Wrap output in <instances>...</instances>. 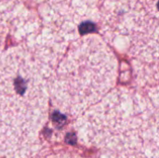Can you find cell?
I'll return each mask as SVG.
<instances>
[{
  "label": "cell",
  "instance_id": "1",
  "mask_svg": "<svg viewBox=\"0 0 159 158\" xmlns=\"http://www.w3.org/2000/svg\"><path fill=\"white\" fill-rule=\"evenodd\" d=\"M41 34L0 54V134L34 129L45 117L59 57Z\"/></svg>",
  "mask_w": 159,
  "mask_h": 158
},
{
  "label": "cell",
  "instance_id": "2",
  "mask_svg": "<svg viewBox=\"0 0 159 158\" xmlns=\"http://www.w3.org/2000/svg\"><path fill=\"white\" fill-rule=\"evenodd\" d=\"M117 62L112 50L97 35L75 41L54 70L49 90L65 113L79 116L113 88Z\"/></svg>",
  "mask_w": 159,
  "mask_h": 158
},
{
  "label": "cell",
  "instance_id": "3",
  "mask_svg": "<svg viewBox=\"0 0 159 158\" xmlns=\"http://www.w3.org/2000/svg\"><path fill=\"white\" fill-rule=\"evenodd\" d=\"M141 95L126 88L111 90L77 116L76 129L83 142L102 150L140 153Z\"/></svg>",
  "mask_w": 159,
  "mask_h": 158
},
{
  "label": "cell",
  "instance_id": "4",
  "mask_svg": "<svg viewBox=\"0 0 159 158\" xmlns=\"http://www.w3.org/2000/svg\"><path fill=\"white\" fill-rule=\"evenodd\" d=\"M129 52L141 84L159 85V9L151 0H132Z\"/></svg>",
  "mask_w": 159,
  "mask_h": 158
},
{
  "label": "cell",
  "instance_id": "5",
  "mask_svg": "<svg viewBox=\"0 0 159 158\" xmlns=\"http://www.w3.org/2000/svg\"><path fill=\"white\" fill-rule=\"evenodd\" d=\"M139 142L144 158H159V85L141 96Z\"/></svg>",
  "mask_w": 159,
  "mask_h": 158
},
{
  "label": "cell",
  "instance_id": "6",
  "mask_svg": "<svg viewBox=\"0 0 159 158\" xmlns=\"http://www.w3.org/2000/svg\"><path fill=\"white\" fill-rule=\"evenodd\" d=\"M35 23L20 1L0 0V50L9 34L26 30Z\"/></svg>",
  "mask_w": 159,
  "mask_h": 158
},
{
  "label": "cell",
  "instance_id": "7",
  "mask_svg": "<svg viewBox=\"0 0 159 158\" xmlns=\"http://www.w3.org/2000/svg\"><path fill=\"white\" fill-rule=\"evenodd\" d=\"M102 158H141L140 155H137L138 153L134 152H116V151H107L104 150V153H102Z\"/></svg>",
  "mask_w": 159,
  "mask_h": 158
}]
</instances>
